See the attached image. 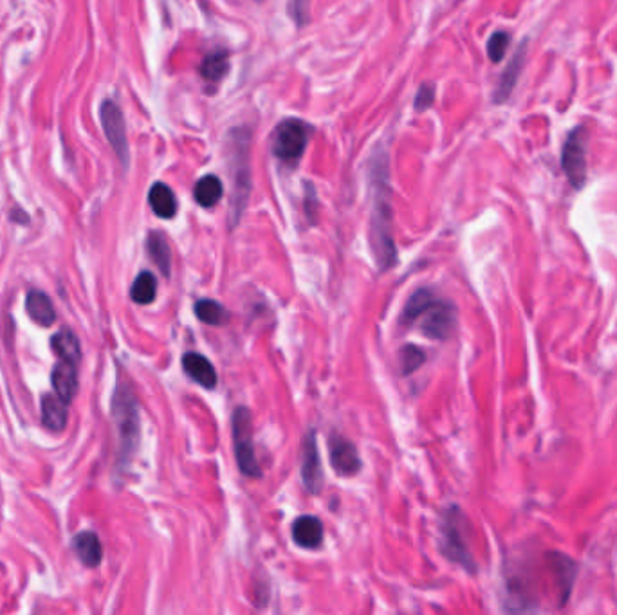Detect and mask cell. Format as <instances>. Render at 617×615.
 Returning <instances> with one entry per match:
<instances>
[{
  "mask_svg": "<svg viewBox=\"0 0 617 615\" xmlns=\"http://www.w3.org/2000/svg\"><path fill=\"white\" fill-rule=\"evenodd\" d=\"M386 159L377 164V171H372L374 189V210L370 221V248L375 257L379 269L386 271L397 262V251L392 237V206L390 189L386 184Z\"/></svg>",
  "mask_w": 617,
  "mask_h": 615,
  "instance_id": "obj_1",
  "label": "cell"
},
{
  "mask_svg": "<svg viewBox=\"0 0 617 615\" xmlns=\"http://www.w3.org/2000/svg\"><path fill=\"white\" fill-rule=\"evenodd\" d=\"M226 159L232 179L230 224L235 228L241 223L251 193V132L246 127L234 128L228 134Z\"/></svg>",
  "mask_w": 617,
  "mask_h": 615,
  "instance_id": "obj_2",
  "label": "cell"
},
{
  "mask_svg": "<svg viewBox=\"0 0 617 615\" xmlns=\"http://www.w3.org/2000/svg\"><path fill=\"white\" fill-rule=\"evenodd\" d=\"M112 412L116 419V426L119 432V444H121V459H128L137 446L139 439V414L137 402L132 390L127 384H118L112 400Z\"/></svg>",
  "mask_w": 617,
  "mask_h": 615,
  "instance_id": "obj_3",
  "label": "cell"
},
{
  "mask_svg": "<svg viewBox=\"0 0 617 615\" xmlns=\"http://www.w3.org/2000/svg\"><path fill=\"white\" fill-rule=\"evenodd\" d=\"M313 136V127L298 118L284 119L273 136V154L284 164L296 166Z\"/></svg>",
  "mask_w": 617,
  "mask_h": 615,
  "instance_id": "obj_4",
  "label": "cell"
},
{
  "mask_svg": "<svg viewBox=\"0 0 617 615\" xmlns=\"http://www.w3.org/2000/svg\"><path fill=\"white\" fill-rule=\"evenodd\" d=\"M234 443H235V459L241 471L246 477L259 479L262 475L259 461L255 457L253 446V421L251 412L246 406H241L234 414Z\"/></svg>",
  "mask_w": 617,
  "mask_h": 615,
  "instance_id": "obj_5",
  "label": "cell"
},
{
  "mask_svg": "<svg viewBox=\"0 0 617 615\" xmlns=\"http://www.w3.org/2000/svg\"><path fill=\"white\" fill-rule=\"evenodd\" d=\"M586 128L576 127L570 130L561 148V168L576 189L583 188L586 182Z\"/></svg>",
  "mask_w": 617,
  "mask_h": 615,
  "instance_id": "obj_6",
  "label": "cell"
},
{
  "mask_svg": "<svg viewBox=\"0 0 617 615\" xmlns=\"http://www.w3.org/2000/svg\"><path fill=\"white\" fill-rule=\"evenodd\" d=\"M461 522H463V513L457 507L445 513L443 525H441V532H443L441 550L448 559H452V561L459 563L461 567H464L466 570L473 572L477 567H475L473 558L468 550Z\"/></svg>",
  "mask_w": 617,
  "mask_h": 615,
  "instance_id": "obj_7",
  "label": "cell"
},
{
  "mask_svg": "<svg viewBox=\"0 0 617 615\" xmlns=\"http://www.w3.org/2000/svg\"><path fill=\"white\" fill-rule=\"evenodd\" d=\"M418 321H423L421 330L428 338L448 339L455 329V307L450 302L436 296Z\"/></svg>",
  "mask_w": 617,
  "mask_h": 615,
  "instance_id": "obj_8",
  "label": "cell"
},
{
  "mask_svg": "<svg viewBox=\"0 0 617 615\" xmlns=\"http://www.w3.org/2000/svg\"><path fill=\"white\" fill-rule=\"evenodd\" d=\"M100 118H101V125H103V130H105V136H107L110 146L114 148L121 164L127 166L130 154H128L127 128H125V119H123L121 109L114 101L107 100L100 109Z\"/></svg>",
  "mask_w": 617,
  "mask_h": 615,
  "instance_id": "obj_9",
  "label": "cell"
},
{
  "mask_svg": "<svg viewBox=\"0 0 617 615\" xmlns=\"http://www.w3.org/2000/svg\"><path fill=\"white\" fill-rule=\"evenodd\" d=\"M331 466L339 477H352L361 470V459L356 446L341 435L329 439Z\"/></svg>",
  "mask_w": 617,
  "mask_h": 615,
  "instance_id": "obj_10",
  "label": "cell"
},
{
  "mask_svg": "<svg viewBox=\"0 0 617 615\" xmlns=\"http://www.w3.org/2000/svg\"><path fill=\"white\" fill-rule=\"evenodd\" d=\"M302 480L305 489L311 495H318L322 486H323V473H322V462H320V453L316 446V437L313 432L307 434L304 441V450H302Z\"/></svg>",
  "mask_w": 617,
  "mask_h": 615,
  "instance_id": "obj_11",
  "label": "cell"
},
{
  "mask_svg": "<svg viewBox=\"0 0 617 615\" xmlns=\"http://www.w3.org/2000/svg\"><path fill=\"white\" fill-rule=\"evenodd\" d=\"M525 57H527V40H524L518 46V49L515 51L511 62L507 64V67L504 69V73H502V76L498 80V85H497L495 94H493V101L497 105L507 101V98L515 91V85H516V82L520 78V73H522V69L525 66Z\"/></svg>",
  "mask_w": 617,
  "mask_h": 615,
  "instance_id": "obj_12",
  "label": "cell"
},
{
  "mask_svg": "<svg viewBox=\"0 0 617 615\" xmlns=\"http://www.w3.org/2000/svg\"><path fill=\"white\" fill-rule=\"evenodd\" d=\"M182 368L184 372L198 382L202 388H216L217 384V372L214 365L200 354L190 352L182 357Z\"/></svg>",
  "mask_w": 617,
  "mask_h": 615,
  "instance_id": "obj_13",
  "label": "cell"
},
{
  "mask_svg": "<svg viewBox=\"0 0 617 615\" xmlns=\"http://www.w3.org/2000/svg\"><path fill=\"white\" fill-rule=\"evenodd\" d=\"M51 382H53L55 393L62 397L66 402H71L78 391V372H76L75 363L62 359L53 368Z\"/></svg>",
  "mask_w": 617,
  "mask_h": 615,
  "instance_id": "obj_14",
  "label": "cell"
},
{
  "mask_svg": "<svg viewBox=\"0 0 617 615\" xmlns=\"http://www.w3.org/2000/svg\"><path fill=\"white\" fill-rule=\"evenodd\" d=\"M293 540L304 549H318L323 541V525L314 516H300L293 523Z\"/></svg>",
  "mask_w": 617,
  "mask_h": 615,
  "instance_id": "obj_15",
  "label": "cell"
},
{
  "mask_svg": "<svg viewBox=\"0 0 617 615\" xmlns=\"http://www.w3.org/2000/svg\"><path fill=\"white\" fill-rule=\"evenodd\" d=\"M148 202L154 214L161 219H173L177 215V198L164 182H155L150 188Z\"/></svg>",
  "mask_w": 617,
  "mask_h": 615,
  "instance_id": "obj_16",
  "label": "cell"
},
{
  "mask_svg": "<svg viewBox=\"0 0 617 615\" xmlns=\"http://www.w3.org/2000/svg\"><path fill=\"white\" fill-rule=\"evenodd\" d=\"M73 549L76 552V556L80 558V561L91 568L98 567L101 563V556H103V549L100 543V538L87 531V532H80L73 538Z\"/></svg>",
  "mask_w": 617,
  "mask_h": 615,
  "instance_id": "obj_17",
  "label": "cell"
},
{
  "mask_svg": "<svg viewBox=\"0 0 617 615\" xmlns=\"http://www.w3.org/2000/svg\"><path fill=\"white\" fill-rule=\"evenodd\" d=\"M26 311H28L30 318L42 327H51L57 321V312H55L53 302L42 291H31L28 294Z\"/></svg>",
  "mask_w": 617,
  "mask_h": 615,
  "instance_id": "obj_18",
  "label": "cell"
},
{
  "mask_svg": "<svg viewBox=\"0 0 617 615\" xmlns=\"http://www.w3.org/2000/svg\"><path fill=\"white\" fill-rule=\"evenodd\" d=\"M225 188L223 182L217 175H204L197 180L195 189H193V197L197 200L198 206L202 208H214L219 204V200L223 198Z\"/></svg>",
  "mask_w": 617,
  "mask_h": 615,
  "instance_id": "obj_19",
  "label": "cell"
},
{
  "mask_svg": "<svg viewBox=\"0 0 617 615\" xmlns=\"http://www.w3.org/2000/svg\"><path fill=\"white\" fill-rule=\"evenodd\" d=\"M67 404L58 395H46L42 399V423L49 430H64L67 425Z\"/></svg>",
  "mask_w": 617,
  "mask_h": 615,
  "instance_id": "obj_20",
  "label": "cell"
},
{
  "mask_svg": "<svg viewBox=\"0 0 617 615\" xmlns=\"http://www.w3.org/2000/svg\"><path fill=\"white\" fill-rule=\"evenodd\" d=\"M436 293L432 289H419L414 294H411L401 312V320L399 323L402 327H411L414 323H418L419 316L425 312V309L436 300Z\"/></svg>",
  "mask_w": 617,
  "mask_h": 615,
  "instance_id": "obj_21",
  "label": "cell"
},
{
  "mask_svg": "<svg viewBox=\"0 0 617 615\" xmlns=\"http://www.w3.org/2000/svg\"><path fill=\"white\" fill-rule=\"evenodd\" d=\"M146 251L152 259V262L157 266V269L164 275L170 277L172 269V251L168 246L166 237L161 232H152L146 239Z\"/></svg>",
  "mask_w": 617,
  "mask_h": 615,
  "instance_id": "obj_22",
  "label": "cell"
},
{
  "mask_svg": "<svg viewBox=\"0 0 617 615\" xmlns=\"http://www.w3.org/2000/svg\"><path fill=\"white\" fill-rule=\"evenodd\" d=\"M228 69H230L228 51L216 49L214 53H210L208 57L202 60L200 75H202L204 80H208L212 83H217V82H221L228 75Z\"/></svg>",
  "mask_w": 617,
  "mask_h": 615,
  "instance_id": "obj_23",
  "label": "cell"
},
{
  "mask_svg": "<svg viewBox=\"0 0 617 615\" xmlns=\"http://www.w3.org/2000/svg\"><path fill=\"white\" fill-rule=\"evenodd\" d=\"M51 347L57 352V356H60V359H64V361H71V363L76 365L80 361V357H82L80 341L75 336V332H71L67 329H62L60 332H57L53 336Z\"/></svg>",
  "mask_w": 617,
  "mask_h": 615,
  "instance_id": "obj_24",
  "label": "cell"
},
{
  "mask_svg": "<svg viewBox=\"0 0 617 615\" xmlns=\"http://www.w3.org/2000/svg\"><path fill=\"white\" fill-rule=\"evenodd\" d=\"M157 294V282L150 271H143L137 275L130 287V298L139 305H148L155 300Z\"/></svg>",
  "mask_w": 617,
  "mask_h": 615,
  "instance_id": "obj_25",
  "label": "cell"
},
{
  "mask_svg": "<svg viewBox=\"0 0 617 615\" xmlns=\"http://www.w3.org/2000/svg\"><path fill=\"white\" fill-rule=\"evenodd\" d=\"M195 316L202 321V323H208V325H223L228 320V312L226 309L216 302V300H198L195 303Z\"/></svg>",
  "mask_w": 617,
  "mask_h": 615,
  "instance_id": "obj_26",
  "label": "cell"
},
{
  "mask_svg": "<svg viewBox=\"0 0 617 615\" xmlns=\"http://www.w3.org/2000/svg\"><path fill=\"white\" fill-rule=\"evenodd\" d=\"M427 356L421 348L414 347V345H410V347H404L401 352H399V368H401V373H411V372H416L423 363H425Z\"/></svg>",
  "mask_w": 617,
  "mask_h": 615,
  "instance_id": "obj_27",
  "label": "cell"
},
{
  "mask_svg": "<svg viewBox=\"0 0 617 615\" xmlns=\"http://www.w3.org/2000/svg\"><path fill=\"white\" fill-rule=\"evenodd\" d=\"M509 42H511V37L506 31H497L495 35H491V39L488 42V55H489L491 62H495V64L502 62Z\"/></svg>",
  "mask_w": 617,
  "mask_h": 615,
  "instance_id": "obj_28",
  "label": "cell"
},
{
  "mask_svg": "<svg viewBox=\"0 0 617 615\" xmlns=\"http://www.w3.org/2000/svg\"><path fill=\"white\" fill-rule=\"evenodd\" d=\"M287 12H289V17L295 21V24L298 28H304L309 22L311 0H289Z\"/></svg>",
  "mask_w": 617,
  "mask_h": 615,
  "instance_id": "obj_29",
  "label": "cell"
},
{
  "mask_svg": "<svg viewBox=\"0 0 617 615\" xmlns=\"http://www.w3.org/2000/svg\"><path fill=\"white\" fill-rule=\"evenodd\" d=\"M434 100H436V87L432 83H427V85H423L419 89V92L416 96V105L414 107H416L418 112H423V110L432 107Z\"/></svg>",
  "mask_w": 617,
  "mask_h": 615,
  "instance_id": "obj_30",
  "label": "cell"
}]
</instances>
